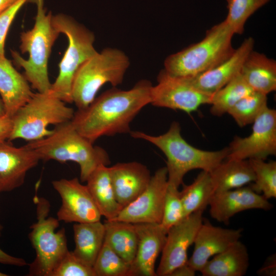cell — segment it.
<instances>
[{
  "label": "cell",
  "mask_w": 276,
  "mask_h": 276,
  "mask_svg": "<svg viewBox=\"0 0 276 276\" xmlns=\"http://www.w3.org/2000/svg\"><path fill=\"white\" fill-rule=\"evenodd\" d=\"M152 87L147 80L138 81L128 90L113 87L95 98L86 108L78 109L71 122L93 143L103 136L130 133L131 122L151 103Z\"/></svg>",
  "instance_id": "obj_1"
},
{
  "label": "cell",
  "mask_w": 276,
  "mask_h": 276,
  "mask_svg": "<svg viewBox=\"0 0 276 276\" xmlns=\"http://www.w3.org/2000/svg\"><path fill=\"white\" fill-rule=\"evenodd\" d=\"M131 136L147 141L159 148L167 158L169 185L179 188L183 178L194 169L211 172L228 154V147L217 151L198 149L189 144L182 136L179 123L173 122L168 130L159 135L140 131H130Z\"/></svg>",
  "instance_id": "obj_2"
},
{
  "label": "cell",
  "mask_w": 276,
  "mask_h": 276,
  "mask_svg": "<svg viewBox=\"0 0 276 276\" xmlns=\"http://www.w3.org/2000/svg\"><path fill=\"white\" fill-rule=\"evenodd\" d=\"M26 145L41 160H54L60 163L72 161L80 168V180L86 182L90 174L100 165L108 166L107 152L80 134L71 121L55 126L47 136L29 142Z\"/></svg>",
  "instance_id": "obj_3"
},
{
  "label": "cell",
  "mask_w": 276,
  "mask_h": 276,
  "mask_svg": "<svg viewBox=\"0 0 276 276\" xmlns=\"http://www.w3.org/2000/svg\"><path fill=\"white\" fill-rule=\"evenodd\" d=\"M37 7L35 24L33 28L23 32L20 35V50L22 53H28L25 59L16 51L11 55L15 64L24 70V76L37 92L50 90L48 75V60L52 48L60 34L52 22L53 15L47 13L44 0H33Z\"/></svg>",
  "instance_id": "obj_4"
},
{
  "label": "cell",
  "mask_w": 276,
  "mask_h": 276,
  "mask_svg": "<svg viewBox=\"0 0 276 276\" xmlns=\"http://www.w3.org/2000/svg\"><path fill=\"white\" fill-rule=\"evenodd\" d=\"M233 30L224 20L206 31L205 37L168 56L164 70L178 77H191L210 70L227 59L234 52Z\"/></svg>",
  "instance_id": "obj_5"
},
{
  "label": "cell",
  "mask_w": 276,
  "mask_h": 276,
  "mask_svg": "<svg viewBox=\"0 0 276 276\" xmlns=\"http://www.w3.org/2000/svg\"><path fill=\"white\" fill-rule=\"evenodd\" d=\"M130 60L122 50L106 48L83 63L72 83V98L78 109L87 107L105 84L113 87L121 84L130 65Z\"/></svg>",
  "instance_id": "obj_6"
},
{
  "label": "cell",
  "mask_w": 276,
  "mask_h": 276,
  "mask_svg": "<svg viewBox=\"0 0 276 276\" xmlns=\"http://www.w3.org/2000/svg\"><path fill=\"white\" fill-rule=\"evenodd\" d=\"M73 108L56 97L50 90L34 93L30 100L11 117L13 128L8 141L22 139L29 142L49 135L48 127L71 121Z\"/></svg>",
  "instance_id": "obj_7"
},
{
  "label": "cell",
  "mask_w": 276,
  "mask_h": 276,
  "mask_svg": "<svg viewBox=\"0 0 276 276\" xmlns=\"http://www.w3.org/2000/svg\"><path fill=\"white\" fill-rule=\"evenodd\" d=\"M52 22L60 34L67 37L68 45L50 90L65 103H71L72 83L77 71L97 52L94 45L95 37L91 31L67 15H53Z\"/></svg>",
  "instance_id": "obj_8"
},
{
  "label": "cell",
  "mask_w": 276,
  "mask_h": 276,
  "mask_svg": "<svg viewBox=\"0 0 276 276\" xmlns=\"http://www.w3.org/2000/svg\"><path fill=\"white\" fill-rule=\"evenodd\" d=\"M36 205L37 221L31 226L29 235L36 257L29 266V275L51 276L59 262L68 250L64 228L57 218L49 216L50 204L46 199L34 198Z\"/></svg>",
  "instance_id": "obj_9"
},
{
  "label": "cell",
  "mask_w": 276,
  "mask_h": 276,
  "mask_svg": "<svg viewBox=\"0 0 276 276\" xmlns=\"http://www.w3.org/2000/svg\"><path fill=\"white\" fill-rule=\"evenodd\" d=\"M212 96L194 88L184 77L172 75L163 69L157 84L152 85L150 104L190 113L203 104H211Z\"/></svg>",
  "instance_id": "obj_10"
},
{
  "label": "cell",
  "mask_w": 276,
  "mask_h": 276,
  "mask_svg": "<svg viewBox=\"0 0 276 276\" xmlns=\"http://www.w3.org/2000/svg\"><path fill=\"white\" fill-rule=\"evenodd\" d=\"M252 124L249 135L234 138L226 158L265 160L276 154V110L267 106Z\"/></svg>",
  "instance_id": "obj_11"
},
{
  "label": "cell",
  "mask_w": 276,
  "mask_h": 276,
  "mask_svg": "<svg viewBox=\"0 0 276 276\" xmlns=\"http://www.w3.org/2000/svg\"><path fill=\"white\" fill-rule=\"evenodd\" d=\"M168 187L166 167L157 169L145 190L112 220L137 223H160Z\"/></svg>",
  "instance_id": "obj_12"
},
{
  "label": "cell",
  "mask_w": 276,
  "mask_h": 276,
  "mask_svg": "<svg viewBox=\"0 0 276 276\" xmlns=\"http://www.w3.org/2000/svg\"><path fill=\"white\" fill-rule=\"evenodd\" d=\"M203 211L192 213L168 230L156 275L169 276L175 269L187 262L188 250L203 222Z\"/></svg>",
  "instance_id": "obj_13"
},
{
  "label": "cell",
  "mask_w": 276,
  "mask_h": 276,
  "mask_svg": "<svg viewBox=\"0 0 276 276\" xmlns=\"http://www.w3.org/2000/svg\"><path fill=\"white\" fill-rule=\"evenodd\" d=\"M52 183L61 199L57 213L59 221L84 223L101 220L102 216L86 185L77 177L55 180Z\"/></svg>",
  "instance_id": "obj_14"
},
{
  "label": "cell",
  "mask_w": 276,
  "mask_h": 276,
  "mask_svg": "<svg viewBox=\"0 0 276 276\" xmlns=\"http://www.w3.org/2000/svg\"><path fill=\"white\" fill-rule=\"evenodd\" d=\"M40 160L38 155L26 145L17 147L7 141L0 143V193L21 187L27 172Z\"/></svg>",
  "instance_id": "obj_15"
},
{
  "label": "cell",
  "mask_w": 276,
  "mask_h": 276,
  "mask_svg": "<svg viewBox=\"0 0 276 276\" xmlns=\"http://www.w3.org/2000/svg\"><path fill=\"white\" fill-rule=\"evenodd\" d=\"M242 229L216 226L202 222L196 235L194 248L187 263L200 271L210 258L225 250L242 236Z\"/></svg>",
  "instance_id": "obj_16"
},
{
  "label": "cell",
  "mask_w": 276,
  "mask_h": 276,
  "mask_svg": "<svg viewBox=\"0 0 276 276\" xmlns=\"http://www.w3.org/2000/svg\"><path fill=\"white\" fill-rule=\"evenodd\" d=\"M209 205L211 217L218 222L228 223L235 214L247 210H269L272 207L263 196L249 186L215 193Z\"/></svg>",
  "instance_id": "obj_17"
},
{
  "label": "cell",
  "mask_w": 276,
  "mask_h": 276,
  "mask_svg": "<svg viewBox=\"0 0 276 276\" xmlns=\"http://www.w3.org/2000/svg\"><path fill=\"white\" fill-rule=\"evenodd\" d=\"M254 39L246 38L225 61L205 72L191 77H184L198 90L213 95L222 88L241 71L248 55L254 50Z\"/></svg>",
  "instance_id": "obj_18"
},
{
  "label": "cell",
  "mask_w": 276,
  "mask_h": 276,
  "mask_svg": "<svg viewBox=\"0 0 276 276\" xmlns=\"http://www.w3.org/2000/svg\"><path fill=\"white\" fill-rule=\"evenodd\" d=\"M134 225L138 242L136 254L130 265V276H156V260L163 250L167 232L160 223Z\"/></svg>",
  "instance_id": "obj_19"
},
{
  "label": "cell",
  "mask_w": 276,
  "mask_h": 276,
  "mask_svg": "<svg viewBox=\"0 0 276 276\" xmlns=\"http://www.w3.org/2000/svg\"><path fill=\"white\" fill-rule=\"evenodd\" d=\"M109 173L116 198L123 208L145 190L152 176L148 168L137 162L118 163L109 167Z\"/></svg>",
  "instance_id": "obj_20"
},
{
  "label": "cell",
  "mask_w": 276,
  "mask_h": 276,
  "mask_svg": "<svg viewBox=\"0 0 276 276\" xmlns=\"http://www.w3.org/2000/svg\"><path fill=\"white\" fill-rule=\"evenodd\" d=\"M29 82L10 60L0 55V95L6 115L12 117L33 95Z\"/></svg>",
  "instance_id": "obj_21"
},
{
  "label": "cell",
  "mask_w": 276,
  "mask_h": 276,
  "mask_svg": "<svg viewBox=\"0 0 276 276\" xmlns=\"http://www.w3.org/2000/svg\"><path fill=\"white\" fill-rule=\"evenodd\" d=\"M240 73L254 91L267 95L276 90V61L262 53L251 51Z\"/></svg>",
  "instance_id": "obj_22"
},
{
  "label": "cell",
  "mask_w": 276,
  "mask_h": 276,
  "mask_svg": "<svg viewBox=\"0 0 276 276\" xmlns=\"http://www.w3.org/2000/svg\"><path fill=\"white\" fill-rule=\"evenodd\" d=\"M249 265L247 249L239 240L209 260L199 272L203 276H243Z\"/></svg>",
  "instance_id": "obj_23"
},
{
  "label": "cell",
  "mask_w": 276,
  "mask_h": 276,
  "mask_svg": "<svg viewBox=\"0 0 276 276\" xmlns=\"http://www.w3.org/2000/svg\"><path fill=\"white\" fill-rule=\"evenodd\" d=\"M86 186L102 217L112 220L123 209L117 201L113 192L109 167L98 166L88 176Z\"/></svg>",
  "instance_id": "obj_24"
},
{
  "label": "cell",
  "mask_w": 276,
  "mask_h": 276,
  "mask_svg": "<svg viewBox=\"0 0 276 276\" xmlns=\"http://www.w3.org/2000/svg\"><path fill=\"white\" fill-rule=\"evenodd\" d=\"M210 173L214 193L244 187L255 178L248 159L226 158Z\"/></svg>",
  "instance_id": "obj_25"
},
{
  "label": "cell",
  "mask_w": 276,
  "mask_h": 276,
  "mask_svg": "<svg viewBox=\"0 0 276 276\" xmlns=\"http://www.w3.org/2000/svg\"><path fill=\"white\" fill-rule=\"evenodd\" d=\"M75 248L74 254L93 267L103 245L105 233L104 224L100 220L76 223L73 225Z\"/></svg>",
  "instance_id": "obj_26"
},
{
  "label": "cell",
  "mask_w": 276,
  "mask_h": 276,
  "mask_svg": "<svg viewBox=\"0 0 276 276\" xmlns=\"http://www.w3.org/2000/svg\"><path fill=\"white\" fill-rule=\"evenodd\" d=\"M105 242L121 258L131 265L137 249V236L134 224L118 220H107Z\"/></svg>",
  "instance_id": "obj_27"
},
{
  "label": "cell",
  "mask_w": 276,
  "mask_h": 276,
  "mask_svg": "<svg viewBox=\"0 0 276 276\" xmlns=\"http://www.w3.org/2000/svg\"><path fill=\"white\" fill-rule=\"evenodd\" d=\"M214 194L210 172L201 170L192 183L179 191L183 218L197 211H204Z\"/></svg>",
  "instance_id": "obj_28"
},
{
  "label": "cell",
  "mask_w": 276,
  "mask_h": 276,
  "mask_svg": "<svg viewBox=\"0 0 276 276\" xmlns=\"http://www.w3.org/2000/svg\"><path fill=\"white\" fill-rule=\"evenodd\" d=\"M254 91L240 73L213 95L210 112L220 117L226 113L238 101Z\"/></svg>",
  "instance_id": "obj_29"
},
{
  "label": "cell",
  "mask_w": 276,
  "mask_h": 276,
  "mask_svg": "<svg viewBox=\"0 0 276 276\" xmlns=\"http://www.w3.org/2000/svg\"><path fill=\"white\" fill-rule=\"evenodd\" d=\"M267 106V95L252 91L238 101L227 111L240 127L252 124Z\"/></svg>",
  "instance_id": "obj_30"
},
{
  "label": "cell",
  "mask_w": 276,
  "mask_h": 276,
  "mask_svg": "<svg viewBox=\"0 0 276 276\" xmlns=\"http://www.w3.org/2000/svg\"><path fill=\"white\" fill-rule=\"evenodd\" d=\"M254 171L255 180L249 186L267 199L276 197V162L261 159H248Z\"/></svg>",
  "instance_id": "obj_31"
},
{
  "label": "cell",
  "mask_w": 276,
  "mask_h": 276,
  "mask_svg": "<svg viewBox=\"0 0 276 276\" xmlns=\"http://www.w3.org/2000/svg\"><path fill=\"white\" fill-rule=\"evenodd\" d=\"M270 1L226 0L228 13L225 20L235 34H242L249 17Z\"/></svg>",
  "instance_id": "obj_32"
},
{
  "label": "cell",
  "mask_w": 276,
  "mask_h": 276,
  "mask_svg": "<svg viewBox=\"0 0 276 276\" xmlns=\"http://www.w3.org/2000/svg\"><path fill=\"white\" fill-rule=\"evenodd\" d=\"M93 268L96 276H130V265L104 241Z\"/></svg>",
  "instance_id": "obj_33"
},
{
  "label": "cell",
  "mask_w": 276,
  "mask_h": 276,
  "mask_svg": "<svg viewBox=\"0 0 276 276\" xmlns=\"http://www.w3.org/2000/svg\"><path fill=\"white\" fill-rule=\"evenodd\" d=\"M183 219V210L178 188L170 185L166 193L163 214L160 223L166 231Z\"/></svg>",
  "instance_id": "obj_34"
},
{
  "label": "cell",
  "mask_w": 276,
  "mask_h": 276,
  "mask_svg": "<svg viewBox=\"0 0 276 276\" xmlns=\"http://www.w3.org/2000/svg\"><path fill=\"white\" fill-rule=\"evenodd\" d=\"M51 276H96V274L93 267L77 257L72 251L68 250Z\"/></svg>",
  "instance_id": "obj_35"
},
{
  "label": "cell",
  "mask_w": 276,
  "mask_h": 276,
  "mask_svg": "<svg viewBox=\"0 0 276 276\" xmlns=\"http://www.w3.org/2000/svg\"><path fill=\"white\" fill-rule=\"evenodd\" d=\"M29 0H17L0 13V55H5V43L9 29L16 14Z\"/></svg>",
  "instance_id": "obj_36"
},
{
  "label": "cell",
  "mask_w": 276,
  "mask_h": 276,
  "mask_svg": "<svg viewBox=\"0 0 276 276\" xmlns=\"http://www.w3.org/2000/svg\"><path fill=\"white\" fill-rule=\"evenodd\" d=\"M13 128L11 117L5 115L0 118V143L8 140Z\"/></svg>",
  "instance_id": "obj_37"
},
{
  "label": "cell",
  "mask_w": 276,
  "mask_h": 276,
  "mask_svg": "<svg viewBox=\"0 0 276 276\" xmlns=\"http://www.w3.org/2000/svg\"><path fill=\"white\" fill-rule=\"evenodd\" d=\"M0 263L18 267H23L27 265V262L23 258L12 256L5 252L1 248Z\"/></svg>",
  "instance_id": "obj_38"
},
{
  "label": "cell",
  "mask_w": 276,
  "mask_h": 276,
  "mask_svg": "<svg viewBox=\"0 0 276 276\" xmlns=\"http://www.w3.org/2000/svg\"><path fill=\"white\" fill-rule=\"evenodd\" d=\"M196 271L187 262L175 269L169 276H194Z\"/></svg>",
  "instance_id": "obj_39"
},
{
  "label": "cell",
  "mask_w": 276,
  "mask_h": 276,
  "mask_svg": "<svg viewBox=\"0 0 276 276\" xmlns=\"http://www.w3.org/2000/svg\"><path fill=\"white\" fill-rule=\"evenodd\" d=\"M17 0H0V13L12 6Z\"/></svg>",
  "instance_id": "obj_40"
},
{
  "label": "cell",
  "mask_w": 276,
  "mask_h": 276,
  "mask_svg": "<svg viewBox=\"0 0 276 276\" xmlns=\"http://www.w3.org/2000/svg\"><path fill=\"white\" fill-rule=\"evenodd\" d=\"M6 115V109L1 98H0V118Z\"/></svg>",
  "instance_id": "obj_41"
},
{
  "label": "cell",
  "mask_w": 276,
  "mask_h": 276,
  "mask_svg": "<svg viewBox=\"0 0 276 276\" xmlns=\"http://www.w3.org/2000/svg\"><path fill=\"white\" fill-rule=\"evenodd\" d=\"M8 274L5 273H3V272H0V276H7Z\"/></svg>",
  "instance_id": "obj_42"
},
{
  "label": "cell",
  "mask_w": 276,
  "mask_h": 276,
  "mask_svg": "<svg viewBox=\"0 0 276 276\" xmlns=\"http://www.w3.org/2000/svg\"><path fill=\"white\" fill-rule=\"evenodd\" d=\"M3 229V226L2 224H0V234H1Z\"/></svg>",
  "instance_id": "obj_43"
}]
</instances>
